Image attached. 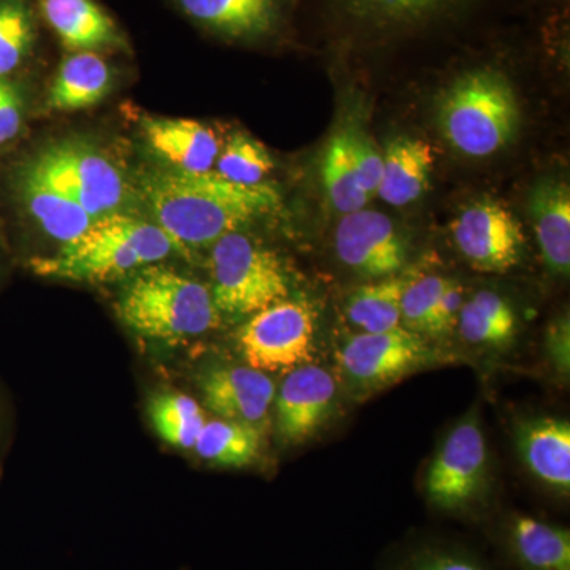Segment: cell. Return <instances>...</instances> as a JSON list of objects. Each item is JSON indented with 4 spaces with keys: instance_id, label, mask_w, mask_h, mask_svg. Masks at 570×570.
<instances>
[{
    "instance_id": "2",
    "label": "cell",
    "mask_w": 570,
    "mask_h": 570,
    "mask_svg": "<svg viewBox=\"0 0 570 570\" xmlns=\"http://www.w3.org/2000/svg\"><path fill=\"white\" fill-rule=\"evenodd\" d=\"M178 250L157 224L126 214H107L51 257L33 258L37 275L77 283H105L164 261Z\"/></svg>"
},
{
    "instance_id": "13",
    "label": "cell",
    "mask_w": 570,
    "mask_h": 570,
    "mask_svg": "<svg viewBox=\"0 0 570 570\" xmlns=\"http://www.w3.org/2000/svg\"><path fill=\"white\" fill-rule=\"evenodd\" d=\"M205 406L217 417L257 428L268 419L276 387L266 373L250 366L209 371L202 381Z\"/></svg>"
},
{
    "instance_id": "30",
    "label": "cell",
    "mask_w": 570,
    "mask_h": 570,
    "mask_svg": "<svg viewBox=\"0 0 570 570\" xmlns=\"http://www.w3.org/2000/svg\"><path fill=\"white\" fill-rule=\"evenodd\" d=\"M33 40L31 11L22 0H0V77L17 69Z\"/></svg>"
},
{
    "instance_id": "7",
    "label": "cell",
    "mask_w": 570,
    "mask_h": 570,
    "mask_svg": "<svg viewBox=\"0 0 570 570\" xmlns=\"http://www.w3.org/2000/svg\"><path fill=\"white\" fill-rule=\"evenodd\" d=\"M317 313L309 302L287 298L253 314L236 335L246 365L262 373H291L316 354Z\"/></svg>"
},
{
    "instance_id": "31",
    "label": "cell",
    "mask_w": 570,
    "mask_h": 570,
    "mask_svg": "<svg viewBox=\"0 0 570 570\" xmlns=\"http://www.w3.org/2000/svg\"><path fill=\"white\" fill-rule=\"evenodd\" d=\"M448 277L439 275H423L415 279H407L401 298V322L403 328L425 335L428 318L438 305L442 292L449 284Z\"/></svg>"
},
{
    "instance_id": "28",
    "label": "cell",
    "mask_w": 570,
    "mask_h": 570,
    "mask_svg": "<svg viewBox=\"0 0 570 570\" xmlns=\"http://www.w3.org/2000/svg\"><path fill=\"white\" fill-rule=\"evenodd\" d=\"M156 433L167 444L178 449H194L205 425V414L197 401L183 393H160L148 406Z\"/></svg>"
},
{
    "instance_id": "21",
    "label": "cell",
    "mask_w": 570,
    "mask_h": 570,
    "mask_svg": "<svg viewBox=\"0 0 570 570\" xmlns=\"http://www.w3.org/2000/svg\"><path fill=\"white\" fill-rule=\"evenodd\" d=\"M433 149L426 141L397 137L384 154L377 195L392 206H406L425 193L433 168Z\"/></svg>"
},
{
    "instance_id": "27",
    "label": "cell",
    "mask_w": 570,
    "mask_h": 570,
    "mask_svg": "<svg viewBox=\"0 0 570 570\" xmlns=\"http://www.w3.org/2000/svg\"><path fill=\"white\" fill-rule=\"evenodd\" d=\"M322 176L330 204L343 214L365 208L371 195L363 189L356 171L354 157L348 148L347 130L343 129L330 138L322 163Z\"/></svg>"
},
{
    "instance_id": "9",
    "label": "cell",
    "mask_w": 570,
    "mask_h": 570,
    "mask_svg": "<svg viewBox=\"0 0 570 570\" xmlns=\"http://www.w3.org/2000/svg\"><path fill=\"white\" fill-rule=\"evenodd\" d=\"M37 170L91 214L94 219L122 205L126 184L118 168L80 141H63L32 160Z\"/></svg>"
},
{
    "instance_id": "18",
    "label": "cell",
    "mask_w": 570,
    "mask_h": 570,
    "mask_svg": "<svg viewBox=\"0 0 570 570\" xmlns=\"http://www.w3.org/2000/svg\"><path fill=\"white\" fill-rule=\"evenodd\" d=\"M20 189L22 202L45 234L63 245L85 234L96 220L69 194L48 181L32 163L21 175Z\"/></svg>"
},
{
    "instance_id": "6",
    "label": "cell",
    "mask_w": 570,
    "mask_h": 570,
    "mask_svg": "<svg viewBox=\"0 0 570 570\" xmlns=\"http://www.w3.org/2000/svg\"><path fill=\"white\" fill-rule=\"evenodd\" d=\"M337 362L344 387L356 400H365L449 358L430 346L423 335L400 326L390 332L348 337Z\"/></svg>"
},
{
    "instance_id": "34",
    "label": "cell",
    "mask_w": 570,
    "mask_h": 570,
    "mask_svg": "<svg viewBox=\"0 0 570 570\" xmlns=\"http://www.w3.org/2000/svg\"><path fill=\"white\" fill-rule=\"evenodd\" d=\"M464 305V288L459 281L450 279L448 287L442 292L438 305L428 318L425 335L448 336L459 324L461 307Z\"/></svg>"
},
{
    "instance_id": "22",
    "label": "cell",
    "mask_w": 570,
    "mask_h": 570,
    "mask_svg": "<svg viewBox=\"0 0 570 570\" xmlns=\"http://www.w3.org/2000/svg\"><path fill=\"white\" fill-rule=\"evenodd\" d=\"M111 88V71L100 56L80 51L62 62L48 96L55 111H78L99 104Z\"/></svg>"
},
{
    "instance_id": "3",
    "label": "cell",
    "mask_w": 570,
    "mask_h": 570,
    "mask_svg": "<svg viewBox=\"0 0 570 570\" xmlns=\"http://www.w3.org/2000/svg\"><path fill=\"white\" fill-rule=\"evenodd\" d=\"M119 321L138 335L174 341L200 336L219 321L212 288L171 269H142L116 303Z\"/></svg>"
},
{
    "instance_id": "8",
    "label": "cell",
    "mask_w": 570,
    "mask_h": 570,
    "mask_svg": "<svg viewBox=\"0 0 570 570\" xmlns=\"http://www.w3.org/2000/svg\"><path fill=\"white\" fill-rule=\"evenodd\" d=\"M489 480V448L478 411L449 431L428 466L425 494L442 512H466L483 497Z\"/></svg>"
},
{
    "instance_id": "35",
    "label": "cell",
    "mask_w": 570,
    "mask_h": 570,
    "mask_svg": "<svg viewBox=\"0 0 570 570\" xmlns=\"http://www.w3.org/2000/svg\"><path fill=\"white\" fill-rule=\"evenodd\" d=\"M24 115L21 89L13 81L0 77V145L13 140L20 132Z\"/></svg>"
},
{
    "instance_id": "14",
    "label": "cell",
    "mask_w": 570,
    "mask_h": 570,
    "mask_svg": "<svg viewBox=\"0 0 570 570\" xmlns=\"http://www.w3.org/2000/svg\"><path fill=\"white\" fill-rule=\"evenodd\" d=\"M521 463L547 489L568 497L570 491V423L558 417L521 419L513 428Z\"/></svg>"
},
{
    "instance_id": "1",
    "label": "cell",
    "mask_w": 570,
    "mask_h": 570,
    "mask_svg": "<svg viewBox=\"0 0 570 570\" xmlns=\"http://www.w3.org/2000/svg\"><path fill=\"white\" fill-rule=\"evenodd\" d=\"M146 205L176 247L213 246L272 212L279 195L268 184L243 186L216 171H156L142 183Z\"/></svg>"
},
{
    "instance_id": "29",
    "label": "cell",
    "mask_w": 570,
    "mask_h": 570,
    "mask_svg": "<svg viewBox=\"0 0 570 570\" xmlns=\"http://www.w3.org/2000/svg\"><path fill=\"white\" fill-rule=\"evenodd\" d=\"M217 171L228 181L257 186L273 170L272 156L261 141L246 134H235L216 160Z\"/></svg>"
},
{
    "instance_id": "12",
    "label": "cell",
    "mask_w": 570,
    "mask_h": 570,
    "mask_svg": "<svg viewBox=\"0 0 570 570\" xmlns=\"http://www.w3.org/2000/svg\"><path fill=\"white\" fill-rule=\"evenodd\" d=\"M337 384L317 365L291 371L276 393V431L288 445H302L330 422L336 411Z\"/></svg>"
},
{
    "instance_id": "4",
    "label": "cell",
    "mask_w": 570,
    "mask_h": 570,
    "mask_svg": "<svg viewBox=\"0 0 570 570\" xmlns=\"http://www.w3.org/2000/svg\"><path fill=\"white\" fill-rule=\"evenodd\" d=\"M439 126L450 145L471 157L504 148L520 126V107L504 73L479 67L456 78L439 100Z\"/></svg>"
},
{
    "instance_id": "24",
    "label": "cell",
    "mask_w": 570,
    "mask_h": 570,
    "mask_svg": "<svg viewBox=\"0 0 570 570\" xmlns=\"http://www.w3.org/2000/svg\"><path fill=\"white\" fill-rule=\"evenodd\" d=\"M404 277L389 276L356 287L348 296L346 316L360 333H382L403 326L401 298Z\"/></svg>"
},
{
    "instance_id": "26",
    "label": "cell",
    "mask_w": 570,
    "mask_h": 570,
    "mask_svg": "<svg viewBox=\"0 0 570 570\" xmlns=\"http://www.w3.org/2000/svg\"><path fill=\"white\" fill-rule=\"evenodd\" d=\"M352 20L376 31L422 26L461 0H335Z\"/></svg>"
},
{
    "instance_id": "25",
    "label": "cell",
    "mask_w": 570,
    "mask_h": 570,
    "mask_svg": "<svg viewBox=\"0 0 570 570\" xmlns=\"http://www.w3.org/2000/svg\"><path fill=\"white\" fill-rule=\"evenodd\" d=\"M194 449L216 466L245 468L261 455L262 434L245 423L212 420L205 422Z\"/></svg>"
},
{
    "instance_id": "19",
    "label": "cell",
    "mask_w": 570,
    "mask_h": 570,
    "mask_svg": "<svg viewBox=\"0 0 570 570\" xmlns=\"http://www.w3.org/2000/svg\"><path fill=\"white\" fill-rule=\"evenodd\" d=\"M505 546L521 570H570V532L531 515L510 517Z\"/></svg>"
},
{
    "instance_id": "32",
    "label": "cell",
    "mask_w": 570,
    "mask_h": 570,
    "mask_svg": "<svg viewBox=\"0 0 570 570\" xmlns=\"http://www.w3.org/2000/svg\"><path fill=\"white\" fill-rule=\"evenodd\" d=\"M396 570H490L464 551L448 547H422L397 566Z\"/></svg>"
},
{
    "instance_id": "20",
    "label": "cell",
    "mask_w": 570,
    "mask_h": 570,
    "mask_svg": "<svg viewBox=\"0 0 570 570\" xmlns=\"http://www.w3.org/2000/svg\"><path fill=\"white\" fill-rule=\"evenodd\" d=\"M43 13L69 50L94 52L121 43L115 22L92 0H43Z\"/></svg>"
},
{
    "instance_id": "23",
    "label": "cell",
    "mask_w": 570,
    "mask_h": 570,
    "mask_svg": "<svg viewBox=\"0 0 570 570\" xmlns=\"http://www.w3.org/2000/svg\"><path fill=\"white\" fill-rule=\"evenodd\" d=\"M456 330L471 346L502 351L515 341L519 317L504 296L480 291L464 302Z\"/></svg>"
},
{
    "instance_id": "33",
    "label": "cell",
    "mask_w": 570,
    "mask_h": 570,
    "mask_svg": "<svg viewBox=\"0 0 570 570\" xmlns=\"http://www.w3.org/2000/svg\"><path fill=\"white\" fill-rule=\"evenodd\" d=\"M346 130L348 148H351L352 157H354L363 189L370 195L376 194L379 184H381L382 171H384V156L379 153L377 146L363 130Z\"/></svg>"
},
{
    "instance_id": "11",
    "label": "cell",
    "mask_w": 570,
    "mask_h": 570,
    "mask_svg": "<svg viewBox=\"0 0 570 570\" xmlns=\"http://www.w3.org/2000/svg\"><path fill=\"white\" fill-rule=\"evenodd\" d=\"M337 258L365 277L395 276L407 261V246L382 213L358 209L344 214L335 232Z\"/></svg>"
},
{
    "instance_id": "36",
    "label": "cell",
    "mask_w": 570,
    "mask_h": 570,
    "mask_svg": "<svg viewBox=\"0 0 570 570\" xmlns=\"http://www.w3.org/2000/svg\"><path fill=\"white\" fill-rule=\"evenodd\" d=\"M546 355L551 370L561 379L570 373V325L569 317H560L547 330Z\"/></svg>"
},
{
    "instance_id": "15",
    "label": "cell",
    "mask_w": 570,
    "mask_h": 570,
    "mask_svg": "<svg viewBox=\"0 0 570 570\" xmlns=\"http://www.w3.org/2000/svg\"><path fill=\"white\" fill-rule=\"evenodd\" d=\"M181 6L209 31L235 40L272 36L283 17V0H181Z\"/></svg>"
},
{
    "instance_id": "16",
    "label": "cell",
    "mask_w": 570,
    "mask_h": 570,
    "mask_svg": "<svg viewBox=\"0 0 570 570\" xmlns=\"http://www.w3.org/2000/svg\"><path fill=\"white\" fill-rule=\"evenodd\" d=\"M142 132L153 151L175 170L212 171L220 153L216 134L193 119H145Z\"/></svg>"
},
{
    "instance_id": "17",
    "label": "cell",
    "mask_w": 570,
    "mask_h": 570,
    "mask_svg": "<svg viewBox=\"0 0 570 570\" xmlns=\"http://www.w3.org/2000/svg\"><path fill=\"white\" fill-rule=\"evenodd\" d=\"M530 212L542 258L553 275L569 276L570 190L560 179H542L532 189Z\"/></svg>"
},
{
    "instance_id": "10",
    "label": "cell",
    "mask_w": 570,
    "mask_h": 570,
    "mask_svg": "<svg viewBox=\"0 0 570 570\" xmlns=\"http://www.w3.org/2000/svg\"><path fill=\"white\" fill-rule=\"evenodd\" d=\"M460 254L478 272L505 273L519 265L524 236L517 217L491 198L466 206L453 223Z\"/></svg>"
},
{
    "instance_id": "5",
    "label": "cell",
    "mask_w": 570,
    "mask_h": 570,
    "mask_svg": "<svg viewBox=\"0 0 570 570\" xmlns=\"http://www.w3.org/2000/svg\"><path fill=\"white\" fill-rule=\"evenodd\" d=\"M209 268L213 302L219 313L253 316L291 295L276 254L238 232L214 243Z\"/></svg>"
}]
</instances>
